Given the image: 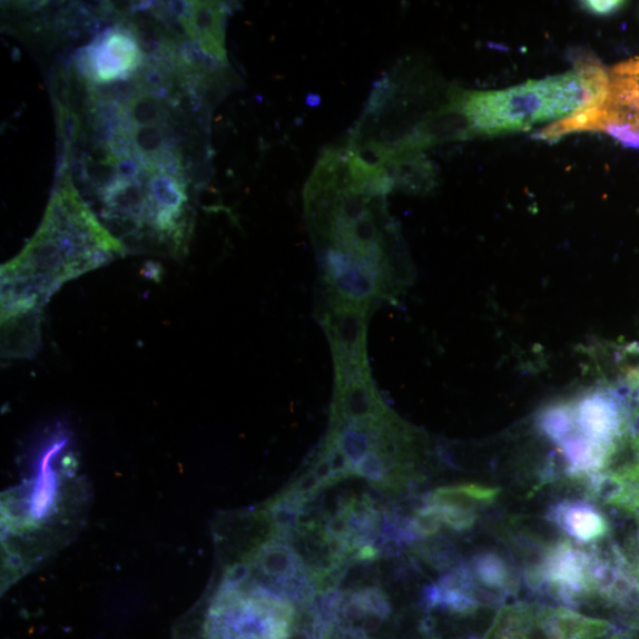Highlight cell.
Here are the masks:
<instances>
[{
	"mask_svg": "<svg viewBox=\"0 0 639 639\" xmlns=\"http://www.w3.org/2000/svg\"><path fill=\"white\" fill-rule=\"evenodd\" d=\"M443 523L451 530L464 532L472 530L478 521L476 510L454 504H435Z\"/></svg>",
	"mask_w": 639,
	"mask_h": 639,
	"instance_id": "4fadbf2b",
	"label": "cell"
},
{
	"mask_svg": "<svg viewBox=\"0 0 639 639\" xmlns=\"http://www.w3.org/2000/svg\"><path fill=\"white\" fill-rule=\"evenodd\" d=\"M588 12L597 16H609L613 14L625 7V2H617V0H611V2H599V0H588V2L581 3Z\"/></svg>",
	"mask_w": 639,
	"mask_h": 639,
	"instance_id": "2e32d148",
	"label": "cell"
},
{
	"mask_svg": "<svg viewBox=\"0 0 639 639\" xmlns=\"http://www.w3.org/2000/svg\"><path fill=\"white\" fill-rule=\"evenodd\" d=\"M442 518L435 504L426 503L423 509L413 513L410 528L417 537L429 538L435 535L442 529Z\"/></svg>",
	"mask_w": 639,
	"mask_h": 639,
	"instance_id": "5bb4252c",
	"label": "cell"
},
{
	"mask_svg": "<svg viewBox=\"0 0 639 639\" xmlns=\"http://www.w3.org/2000/svg\"><path fill=\"white\" fill-rule=\"evenodd\" d=\"M539 426L558 446L568 473L591 479L609 468L627 442L629 417L618 389H597L544 409Z\"/></svg>",
	"mask_w": 639,
	"mask_h": 639,
	"instance_id": "5b68a950",
	"label": "cell"
},
{
	"mask_svg": "<svg viewBox=\"0 0 639 639\" xmlns=\"http://www.w3.org/2000/svg\"><path fill=\"white\" fill-rule=\"evenodd\" d=\"M550 521L580 543L591 544L610 533V522L596 505L586 501H563L550 513Z\"/></svg>",
	"mask_w": 639,
	"mask_h": 639,
	"instance_id": "30bf717a",
	"label": "cell"
},
{
	"mask_svg": "<svg viewBox=\"0 0 639 639\" xmlns=\"http://www.w3.org/2000/svg\"><path fill=\"white\" fill-rule=\"evenodd\" d=\"M394 189L377 165L324 150L306 184L305 213L327 294L375 308L405 285L406 260L386 196Z\"/></svg>",
	"mask_w": 639,
	"mask_h": 639,
	"instance_id": "6da1fadb",
	"label": "cell"
},
{
	"mask_svg": "<svg viewBox=\"0 0 639 639\" xmlns=\"http://www.w3.org/2000/svg\"><path fill=\"white\" fill-rule=\"evenodd\" d=\"M112 236L72 185L61 187L23 252L2 267V354L29 358L41 347L43 312L69 281L121 258Z\"/></svg>",
	"mask_w": 639,
	"mask_h": 639,
	"instance_id": "7a4b0ae2",
	"label": "cell"
},
{
	"mask_svg": "<svg viewBox=\"0 0 639 639\" xmlns=\"http://www.w3.org/2000/svg\"><path fill=\"white\" fill-rule=\"evenodd\" d=\"M142 58L136 36L116 28L102 33L81 52L79 68L92 82L126 81L138 71Z\"/></svg>",
	"mask_w": 639,
	"mask_h": 639,
	"instance_id": "8992f818",
	"label": "cell"
},
{
	"mask_svg": "<svg viewBox=\"0 0 639 639\" xmlns=\"http://www.w3.org/2000/svg\"><path fill=\"white\" fill-rule=\"evenodd\" d=\"M604 130L626 147L639 148V131L617 125L608 126Z\"/></svg>",
	"mask_w": 639,
	"mask_h": 639,
	"instance_id": "9a60e30c",
	"label": "cell"
},
{
	"mask_svg": "<svg viewBox=\"0 0 639 639\" xmlns=\"http://www.w3.org/2000/svg\"><path fill=\"white\" fill-rule=\"evenodd\" d=\"M373 309L326 295L320 308V323L327 333L334 362L367 363L366 332Z\"/></svg>",
	"mask_w": 639,
	"mask_h": 639,
	"instance_id": "52a82bcc",
	"label": "cell"
},
{
	"mask_svg": "<svg viewBox=\"0 0 639 639\" xmlns=\"http://www.w3.org/2000/svg\"><path fill=\"white\" fill-rule=\"evenodd\" d=\"M346 598L366 615H379L384 619L391 615L390 600L381 588L366 587L346 594Z\"/></svg>",
	"mask_w": 639,
	"mask_h": 639,
	"instance_id": "7c38bea8",
	"label": "cell"
},
{
	"mask_svg": "<svg viewBox=\"0 0 639 639\" xmlns=\"http://www.w3.org/2000/svg\"><path fill=\"white\" fill-rule=\"evenodd\" d=\"M556 609L528 603L504 606L482 639H562Z\"/></svg>",
	"mask_w": 639,
	"mask_h": 639,
	"instance_id": "ba28073f",
	"label": "cell"
},
{
	"mask_svg": "<svg viewBox=\"0 0 639 639\" xmlns=\"http://www.w3.org/2000/svg\"><path fill=\"white\" fill-rule=\"evenodd\" d=\"M67 442L65 436L52 440L39 473L3 495V587L65 548L81 528L89 493L65 450Z\"/></svg>",
	"mask_w": 639,
	"mask_h": 639,
	"instance_id": "3957f363",
	"label": "cell"
},
{
	"mask_svg": "<svg viewBox=\"0 0 639 639\" xmlns=\"http://www.w3.org/2000/svg\"><path fill=\"white\" fill-rule=\"evenodd\" d=\"M385 622V619L379 615H367L361 622L358 628L363 629L365 632L371 633L379 631Z\"/></svg>",
	"mask_w": 639,
	"mask_h": 639,
	"instance_id": "e0dca14e",
	"label": "cell"
},
{
	"mask_svg": "<svg viewBox=\"0 0 639 639\" xmlns=\"http://www.w3.org/2000/svg\"><path fill=\"white\" fill-rule=\"evenodd\" d=\"M227 6L219 2L185 3L180 21L193 43L214 62L227 66L225 51V22Z\"/></svg>",
	"mask_w": 639,
	"mask_h": 639,
	"instance_id": "9c48e42d",
	"label": "cell"
},
{
	"mask_svg": "<svg viewBox=\"0 0 639 639\" xmlns=\"http://www.w3.org/2000/svg\"><path fill=\"white\" fill-rule=\"evenodd\" d=\"M476 587L492 601L504 594L517 593L519 580L510 560L498 552L475 556L469 567Z\"/></svg>",
	"mask_w": 639,
	"mask_h": 639,
	"instance_id": "8fae6325",
	"label": "cell"
},
{
	"mask_svg": "<svg viewBox=\"0 0 639 639\" xmlns=\"http://www.w3.org/2000/svg\"><path fill=\"white\" fill-rule=\"evenodd\" d=\"M609 92L610 75L598 62L584 61L571 71L507 89L459 91L451 105L465 134L498 136L600 109Z\"/></svg>",
	"mask_w": 639,
	"mask_h": 639,
	"instance_id": "277c9868",
	"label": "cell"
}]
</instances>
